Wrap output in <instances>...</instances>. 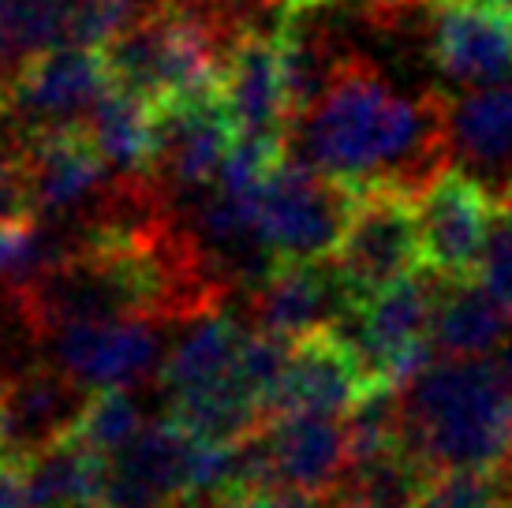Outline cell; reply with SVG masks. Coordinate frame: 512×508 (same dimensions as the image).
<instances>
[{
  "label": "cell",
  "mask_w": 512,
  "mask_h": 508,
  "mask_svg": "<svg viewBox=\"0 0 512 508\" xmlns=\"http://www.w3.org/2000/svg\"><path fill=\"white\" fill-rule=\"evenodd\" d=\"M288 142L296 157L348 191L397 187L419 198L453 157L449 101L438 90L404 94L363 53L337 68L307 113L296 116Z\"/></svg>",
  "instance_id": "cell-1"
},
{
  "label": "cell",
  "mask_w": 512,
  "mask_h": 508,
  "mask_svg": "<svg viewBox=\"0 0 512 508\" xmlns=\"http://www.w3.org/2000/svg\"><path fill=\"white\" fill-rule=\"evenodd\" d=\"M404 445L434 471H494L512 456V385L490 359H441L400 389Z\"/></svg>",
  "instance_id": "cell-2"
},
{
  "label": "cell",
  "mask_w": 512,
  "mask_h": 508,
  "mask_svg": "<svg viewBox=\"0 0 512 508\" xmlns=\"http://www.w3.org/2000/svg\"><path fill=\"white\" fill-rule=\"evenodd\" d=\"M251 333L225 307L184 325L157 374L172 423L210 445H236L270 423L266 400L243 370Z\"/></svg>",
  "instance_id": "cell-3"
},
{
  "label": "cell",
  "mask_w": 512,
  "mask_h": 508,
  "mask_svg": "<svg viewBox=\"0 0 512 508\" xmlns=\"http://www.w3.org/2000/svg\"><path fill=\"white\" fill-rule=\"evenodd\" d=\"M232 42L225 23L210 12L161 4L105 45L109 83L150 109L221 83V60Z\"/></svg>",
  "instance_id": "cell-4"
},
{
  "label": "cell",
  "mask_w": 512,
  "mask_h": 508,
  "mask_svg": "<svg viewBox=\"0 0 512 508\" xmlns=\"http://www.w3.org/2000/svg\"><path fill=\"white\" fill-rule=\"evenodd\" d=\"M225 445L187 434L172 419L146 423L124 452L105 464L101 508H180L191 497H221Z\"/></svg>",
  "instance_id": "cell-5"
},
{
  "label": "cell",
  "mask_w": 512,
  "mask_h": 508,
  "mask_svg": "<svg viewBox=\"0 0 512 508\" xmlns=\"http://www.w3.org/2000/svg\"><path fill=\"white\" fill-rule=\"evenodd\" d=\"M438 277H408L363 296L333 333L356 352L370 389H404L434 363Z\"/></svg>",
  "instance_id": "cell-6"
},
{
  "label": "cell",
  "mask_w": 512,
  "mask_h": 508,
  "mask_svg": "<svg viewBox=\"0 0 512 508\" xmlns=\"http://www.w3.org/2000/svg\"><path fill=\"white\" fill-rule=\"evenodd\" d=\"M352 206L356 191L285 154L258 187L255 225L277 262H314L337 254Z\"/></svg>",
  "instance_id": "cell-7"
},
{
  "label": "cell",
  "mask_w": 512,
  "mask_h": 508,
  "mask_svg": "<svg viewBox=\"0 0 512 508\" xmlns=\"http://www.w3.org/2000/svg\"><path fill=\"white\" fill-rule=\"evenodd\" d=\"M113 90L105 53L83 45H57L19 68L0 101V120L12 127V139L27 146L38 135L86 127L94 105Z\"/></svg>",
  "instance_id": "cell-8"
},
{
  "label": "cell",
  "mask_w": 512,
  "mask_h": 508,
  "mask_svg": "<svg viewBox=\"0 0 512 508\" xmlns=\"http://www.w3.org/2000/svg\"><path fill=\"white\" fill-rule=\"evenodd\" d=\"M236 127L221 98V83L172 98L154 109L150 180L169 198H199L217 184L236 150Z\"/></svg>",
  "instance_id": "cell-9"
},
{
  "label": "cell",
  "mask_w": 512,
  "mask_h": 508,
  "mask_svg": "<svg viewBox=\"0 0 512 508\" xmlns=\"http://www.w3.org/2000/svg\"><path fill=\"white\" fill-rule=\"evenodd\" d=\"M333 262L359 296H374L389 284L415 277V269L423 266L415 198L397 187H374L356 195Z\"/></svg>",
  "instance_id": "cell-10"
},
{
  "label": "cell",
  "mask_w": 512,
  "mask_h": 508,
  "mask_svg": "<svg viewBox=\"0 0 512 508\" xmlns=\"http://www.w3.org/2000/svg\"><path fill=\"white\" fill-rule=\"evenodd\" d=\"M221 98L240 142L285 150L292 135V98L277 27H247L228 42L221 60Z\"/></svg>",
  "instance_id": "cell-11"
},
{
  "label": "cell",
  "mask_w": 512,
  "mask_h": 508,
  "mask_svg": "<svg viewBox=\"0 0 512 508\" xmlns=\"http://www.w3.org/2000/svg\"><path fill=\"white\" fill-rule=\"evenodd\" d=\"M423 266L438 281H468L479 273L483 247L494 221L490 187L464 169H445L415 198Z\"/></svg>",
  "instance_id": "cell-12"
},
{
  "label": "cell",
  "mask_w": 512,
  "mask_h": 508,
  "mask_svg": "<svg viewBox=\"0 0 512 508\" xmlns=\"http://www.w3.org/2000/svg\"><path fill=\"white\" fill-rule=\"evenodd\" d=\"M359 292L348 284L333 258L281 262L251 292V322L258 333L299 344L318 333H333L356 311Z\"/></svg>",
  "instance_id": "cell-13"
},
{
  "label": "cell",
  "mask_w": 512,
  "mask_h": 508,
  "mask_svg": "<svg viewBox=\"0 0 512 508\" xmlns=\"http://www.w3.org/2000/svg\"><path fill=\"white\" fill-rule=\"evenodd\" d=\"M427 45L445 83L479 90L512 79V19L486 0H430Z\"/></svg>",
  "instance_id": "cell-14"
},
{
  "label": "cell",
  "mask_w": 512,
  "mask_h": 508,
  "mask_svg": "<svg viewBox=\"0 0 512 508\" xmlns=\"http://www.w3.org/2000/svg\"><path fill=\"white\" fill-rule=\"evenodd\" d=\"M45 344L53 352V367L64 370L86 393L131 389L165 367L157 322H146V318L72 325Z\"/></svg>",
  "instance_id": "cell-15"
},
{
  "label": "cell",
  "mask_w": 512,
  "mask_h": 508,
  "mask_svg": "<svg viewBox=\"0 0 512 508\" xmlns=\"http://www.w3.org/2000/svg\"><path fill=\"white\" fill-rule=\"evenodd\" d=\"M23 157L34 184L38 217H83V225H90L116 184V172L101 161L86 127L38 135L23 146Z\"/></svg>",
  "instance_id": "cell-16"
},
{
  "label": "cell",
  "mask_w": 512,
  "mask_h": 508,
  "mask_svg": "<svg viewBox=\"0 0 512 508\" xmlns=\"http://www.w3.org/2000/svg\"><path fill=\"white\" fill-rule=\"evenodd\" d=\"M86 389L53 363H34L0 374V419L8 460L23 464L34 452L72 438L86 408Z\"/></svg>",
  "instance_id": "cell-17"
},
{
  "label": "cell",
  "mask_w": 512,
  "mask_h": 508,
  "mask_svg": "<svg viewBox=\"0 0 512 508\" xmlns=\"http://www.w3.org/2000/svg\"><path fill=\"white\" fill-rule=\"evenodd\" d=\"M370 389L356 352L337 333H318L292 344L281 385L270 400V419L285 415H322L344 419Z\"/></svg>",
  "instance_id": "cell-18"
},
{
  "label": "cell",
  "mask_w": 512,
  "mask_h": 508,
  "mask_svg": "<svg viewBox=\"0 0 512 508\" xmlns=\"http://www.w3.org/2000/svg\"><path fill=\"white\" fill-rule=\"evenodd\" d=\"M266 438L273 449V464L285 490L318 497L333 508L344 479L352 471V449L344 419L322 415H285L266 423Z\"/></svg>",
  "instance_id": "cell-19"
},
{
  "label": "cell",
  "mask_w": 512,
  "mask_h": 508,
  "mask_svg": "<svg viewBox=\"0 0 512 508\" xmlns=\"http://www.w3.org/2000/svg\"><path fill=\"white\" fill-rule=\"evenodd\" d=\"M509 337V307L479 277L438 281L434 299V348L445 359H486Z\"/></svg>",
  "instance_id": "cell-20"
},
{
  "label": "cell",
  "mask_w": 512,
  "mask_h": 508,
  "mask_svg": "<svg viewBox=\"0 0 512 508\" xmlns=\"http://www.w3.org/2000/svg\"><path fill=\"white\" fill-rule=\"evenodd\" d=\"M453 154L479 172L512 180V79L449 101Z\"/></svg>",
  "instance_id": "cell-21"
},
{
  "label": "cell",
  "mask_w": 512,
  "mask_h": 508,
  "mask_svg": "<svg viewBox=\"0 0 512 508\" xmlns=\"http://www.w3.org/2000/svg\"><path fill=\"white\" fill-rule=\"evenodd\" d=\"M30 508H101L105 460L79 438H64L23 460Z\"/></svg>",
  "instance_id": "cell-22"
},
{
  "label": "cell",
  "mask_w": 512,
  "mask_h": 508,
  "mask_svg": "<svg viewBox=\"0 0 512 508\" xmlns=\"http://www.w3.org/2000/svg\"><path fill=\"white\" fill-rule=\"evenodd\" d=\"M86 135L116 176H150L154 161V109L146 101L109 90L86 120Z\"/></svg>",
  "instance_id": "cell-23"
},
{
  "label": "cell",
  "mask_w": 512,
  "mask_h": 508,
  "mask_svg": "<svg viewBox=\"0 0 512 508\" xmlns=\"http://www.w3.org/2000/svg\"><path fill=\"white\" fill-rule=\"evenodd\" d=\"M430 471L408 445L352 464L333 508H415L430 486Z\"/></svg>",
  "instance_id": "cell-24"
},
{
  "label": "cell",
  "mask_w": 512,
  "mask_h": 508,
  "mask_svg": "<svg viewBox=\"0 0 512 508\" xmlns=\"http://www.w3.org/2000/svg\"><path fill=\"white\" fill-rule=\"evenodd\" d=\"M72 4L75 0H0V30L19 68L57 45H68Z\"/></svg>",
  "instance_id": "cell-25"
},
{
  "label": "cell",
  "mask_w": 512,
  "mask_h": 508,
  "mask_svg": "<svg viewBox=\"0 0 512 508\" xmlns=\"http://www.w3.org/2000/svg\"><path fill=\"white\" fill-rule=\"evenodd\" d=\"M146 430L143 408L131 389H101L86 400L79 426L72 438H79L90 452H98L101 460L109 464L116 452H124L131 441Z\"/></svg>",
  "instance_id": "cell-26"
},
{
  "label": "cell",
  "mask_w": 512,
  "mask_h": 508,
  "mask_svg": "<svg viewBox=\"0 0 512 508\" xmlns=\"http://www.w3.org/2000/svg\"><path fill=\"white\" fill-rule=\"evenodd\" d=\"M64 247L49 240L38 225H0V281H8V288L27 284L49 262H57Z\"/></svg>",
  "instance_id": "cell-27"
},
{
  "label": "cell",
  "mask_w": 512,
  "mask_h": 508,
  "mask_svg": "<svg viewBox=\"0 0 512 508\" xmlns=\"http://www.w3.org/2000/svg\"><path fill=\"white\" fill-rule=\"evenodd\" d=\"M415 508H505L490 471H445L434 475Z\"/></svg>",
  "instance_id": "cell-28"
},
{
  "label": "cell",
  "mask_w": 512,
  "mask_h": 508,
  "mask_svg": "<svg viewBox=\"0 0 512 508\" xmlns=\"http://www.w3.org/2000/svg\"><path fill=\"white\" fill-rule=\"evenodd\" d=\"M34 184L19 146H0V225H34Z\"/></svg>",
  "instance_id": "cell-29"
},
{
  "label": "cell",
  "mask_w": 512,
  "mask_h": 508,
  "mask_svg": "<svg viewBox=\"0 0 512 508\" xmlns=\"http://www.w3.org/2000/svg\"><path fill=\"white\" fill-rule=\"evenodd\" d=\"M479 281L512 314V206L494 202V221H490V236H486L483 262H479Z\"/></svg>",
  "instance_id": "cell-30"
},
{
  "label": "cell",
  "mask_w": 512,
  "mask_h": 508,
  "mask_svg": "<svg viewBox=\"0 0 512 508\" xmlns=\"http://www.w3.org/2000/svg\"><path fill=\"white\" fill-rule=\"evenodd\" d=\"M0 508H30L23 467L12 464V460L0 464Z\"/></svg>",
  "instance_id": "cell-31"
},
{
  "label": "cell",
  "mask_w": 512,
  "mask_h": 508,
  "mask_svg": "<svg viewBox=\"0 0 512 508\" xmlns=\"http://www.w3.org/2000/svg\"><path fill=\"white\" fill-rule=\"evenodd\" d=\"M180 508H240L232 497H191V501H184Z\"/></svg>",
  "instance_id": "cell-32"
},
{
  "label": "cell",
  "mask_w": 512,
  "mask_h": 508,
  "mask_svg": "<svg viewBox=\"0 0 512 508\" xmlns=\"http://www.w3.org/2000/svg\"><path fill=\"white\" fill-rule=\"evenodd\" d=\"M165 4H172V8H187V12H214V8H221L225 0H165Z\"/></svg>",
  "instance_id": "cell-33"
},
{
  "label": "cell",
  "mask_w": 512,
  "mask_h": 508,
  "mask_svg": "<svg viewBox=\"0 0 512 508\" xmlns=\"http://www.w3.org/2000/svg\"><path fill=\"white\" fill-rule=\"evenodd\" d=\"M498 367H501V374L509 378V385H512V333L505 337V344H501V359H498Z\"/></svg>",
  "instance_id": "cell-34"
},
{
  "label": "cell",
  "mask_w": 512,
  "mask_h": 508,
  "mask_svg": "<svg viewBox=\"0 0 512 508\" xmlns=\"http://www.w3.org/2000/svg\"><path fill=\"white\" fill-rule=\"evenodd\" d=\"M8 460V438H4V419H0V464Z\"/></svg>",
  "instance_id": "cell-35"
},
{
  "label": "cell",
  "mask_w": 512,
  "mask_h": 508,
  "mask_svg": "<svg viewBox=\"0 0 512 508\" xmlns=\"http://www.w3.org/2000/svg\"><path fill=\"white\" fill-rule=\"evenodd\" d=\"M370 4H378V8L389 15V12H393V4H400V0H370Z\"/></svg>",
  "instance_id": "cell-36"
}]
</instances>
